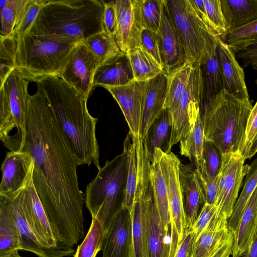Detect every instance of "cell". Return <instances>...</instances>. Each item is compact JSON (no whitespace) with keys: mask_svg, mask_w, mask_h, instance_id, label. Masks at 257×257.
I'll use <instances>...</instances> for the list:
<instances>
[{"mask_svg":"<svg viewBox=\"0 0 257 257\" xmlns=\"http://www.w3.org/2000/svg\"><path fill=\"white\" fill-rule=\"evenodd\" d=\"M250 100L237 98L224 89L200 108L204 137L222 154L244 148L248 119L252 108Z\"/></svg>","mask_w":257,"mask_h":257,"instance_id":"4","label":"cell"},{"mask_svg":"<svg viewBox=\"0 0 257 257\" xmlns=\"http://www.w3.org/2000/svg\"><path fill=\"white\" fill-rule=\"evenodd\" d=\"M245 160L241 150L222 154L215 203L217 206L218 216L228 219L232 215L239 190L246 174Z\"/></svg>","mask_w":257,"mask_h":257,"instance_id":"8","label":"cell"},{"mask_svg":"<svg viewBox=\"0 0 257 257\" xmlns=\"http://www.w3.org/2000/svg\"><path fill=\"white\" fill-rule=\"evenodd\" d=\"M181 164L178 157L173 152L166 154L161 151L160 165L167 189L170 226L171 230L177 235L178 245L187 228L186 216L180 183Z\"/></svg>","mask_w":257,"mask_h":257,"instance_id":"11","label":"cell"},{"mask_svg":"<svg viewBox=\"0 0 257 257\" xmlns=\"http://www.w3.org/2000/svg\"><path fill=\"white\" fill-rule=\"evenodd\" d=\"M27 0H1V36H13L18 17Z\"/></svg>","mask_w":257,"mask_h":257,"instance_id":"40","label":"cell"},{"mask_svg":"<svg viewBox=\"0 0 257 257\" xmlns=\"http://www.w3.org/2000/svg\"><path fill=\"white\" fill-rule=\"evenodd\" d=\"M35 82L70 142L79 165L90 166L93 163L100 169L96 136L97 119L89 113L87 99L58 76H46Z\"/></svg>","mask_w":257,"mask_h":257,"instance_id":"2","label":"cell"},{"mask_svg":"<svg viewBox=\"0 0 257 257\" xmlns=\"http://www.w3.org/2000/svg\"><path fill=\"white\" fill-rule=\"evenodd\" d=\"M47 0H27L20 12L13 36L19 38L28 33Z\"/></svg>","mask_w":257,"mask_h":257,"instance_id":"41","label":"cell"},{"mask_svg":"<svg viewBox=\"0 0 257 257\" xmlns=\"http://www.w3.org/2000/svg\"><path fill=\"white\" fill-rule=\"evenodd\" d=\"M235 56L241 60L243 67L250 66L257 71V43L241 49Z\"/></svg>","mask_w":257,"mask_h":257,"instance_id":"52","label":"cell"},{"mask_svg":"<svg viewBox=\"0 0 257 257\" xmlns=\"http://www.w3.org/2000/svg\"><path fill=\"white\" fill-rule=\"evenodd\" d=\"M141 40L142 46L163 69L161 44L158 33L150 30L144 29Z\"/></svg>","mask_w":257,"mask_h":257,"instance_id":"47","label":"cell"},{"mask_svg":"<svg viewBox=\"0 0 257 257\" xmlns=\"http://www.w3.org/2000/svg\"><path fill=\"white\" fill-rule=\"evenodd\" d=\"M254 237L255 240L257 237V214H256V220H255V222Z\"/></svg>","mask_w":257,"mask_h":257,"instance_id":"58","label":"cell"},{"mask_svg":"<svg viewBox=\"0 0 257 257\" xmlns=\"http://www.w3.org/2000/svg\"><path fill=\"white\" fill-rule=\"evenodd\" d=\"M166 2L180 36L186 62L200 64L207 36L216 35L199 17L189 0H166Z\"/></svg>","mask_w":257,"mask_h":257,"instance_id":"7","label":"cell"},{"mask_svg":"<svg viewBox=\"0 0 257 257\" xmlns=\"http://www.w3.org/2000/svg\"><path fill=\"white\" fill-rule=\"evenodd\" d=\"M217 211L215 204H210L207 202L201 208L199 215L191 228L195 235V240L205 229Z\"/></svg>","mask_w":257,"mask_h":257,"instance_id":"48","label":"cell"},{"mask_svg":"<svg viewBox=\"0 0 257 257\" xmlns=\"http://www.w3.org/2000/svg\"><path fill=\"white\" fill-rule=\"evenodd\" d=\"M0 257H23L18 253V250L14 249L4 253L0 254Z\"/></svg>","mask_w":257,"mask_h":257,"instance_id":"57","label":"cell"},{"mask_svg":"<svg viewBox=\"0 0 257 257\" xmlns=\"http://www.w3.org/2000/svg\"><path fill=\"white\" fill-rule=\"evenodd\" d=\"M0 40L1 86L9 74L16 67V55L17 49V38L14 36L5 37L1 36Z\"/></svg>","mask_w":257,"mask_h":257,"instance_id":"42","label":"cell"},{"mask_svg":"<svg viewBox=\"0 0 257 257\" xmlns=\"http://www.w3.org/2000/svg\"><path fill=\"white\" fill-rule=\"evenodd\" d=\"M189 1L191 4H192V6L193 7L194 9L196 11V13H197L198 15L199 16V17L201 18L203 22L211 29L206 14V12L204 4V1Z\"/></svg>","mask_w":257,"mask_h":257,"instance_id":"54","label":"cell"},{"mask_svg":"<svg viewBox=\"0 0 257 257\" xmlns=\"http://www.w3.org/2000/svg\"><path fill=\"white\" fill-rule=\"evenodd\" d=\"M179 178L187 228H191L199 215L200 206L204 205L206 200L192 165L181 164Z\"/></svg>","mask_w":257,"mask_h":257,"instance_id":"24","label":"cell"},{"mask_svg":"<svg viewBox=\"0 0 257 257\" xmlns=\"http://www.w3.org/2000/svg\"><path fill=\"white\" fill-rule=\"evenodd\" d=\"M137 138L130 131L123 142V150L127 158V177L124 196L121 207L132 211L137 185L138 159L136 142Z\"/></svg>","mask_w":257,"mask_h":257,"instance_id":"33","label":"cell"},{"mask_svg":"<svg viewBox=\"0 0 257 257\" xmlns=\"http://www.w3.org/2000/svg\"><path fill=\"white\" fill-rule=\"evenodd\" d=\"M202 102V97H197L189 104V128L179 141L180 153L182 156L188 158L194 163L202 159L205 140L200 114Z\"/></svg>","mask_w":257,"mask_h":257,"instance_id":"23","label":"cell"},{"mask_svg":"<svg viewBox=\"0 0 257 257\" xmlns=\"http://www.w3.org/2000/svg\"><path fill=\"white\" fill-rule=\"evenodd\" d=\"M193 64L186 62L182 67L169 77L167 95L165 108L168 109L172 116L176 112L186 89Z\"/></svg>","mask_w":257,"mask_h":257,"instance_id":"35","label":"cell"},{"mask_svg":"<svg viewBox=\"0 0 257 257\" xmlns=\"http://www.w3.org/2000/svg\"><path fill=\"white\" fill-rule=\"evenodd\" d=\"M195 235L191 228H186L183 237L178 245L174 257H191Z\"/></svg>","mask_w":257,"mask_h":257,"instance_id":"51","label":"cell"},{"mask_svg":"<svg viewBox=\"0 0 257 257\" xmlns=\"http://www.w3.org/2000/svg\"><path fill=\"white\" fill-rule=\"evenodd\" d=\"M14 249L21 250L18 227L7 201L0 197V254Z\"/></svg>","mask_w":257,"mask_h":257,"instance_id":"32","label":"cell"},{"mask_svg":"<svg viewBox=\"0 0 257 257\" xmlns=\"http://www.w3.org/2000/svg\"><path fill=\"white\" fill-rule=\"evenodd\" d=\"M102 257H134L132 236V217L130 210L122 208L112 217L102 248Z\"/></svg>","mask_w":257,"mask_h":257,"instance_id":"17","label":"cell"},{"mask_svg":"<svg viewBox=\"0 0 257 257\" xmlns=\"http://www.w3.org/2000/svg\"><path fill=\"white\" fill-rule=\"evenodd\" d=\"M230 255H227L226 257H229Z\"/></svg>","mask_w":257,"mask_h":257,"instance_id":"59","label":"cell"},{"mask_svg":"<svg viewBox=\"0 0 257 257\" xmlns=\"http://www.w3.org/2000/svg\"><path fill=\"white\" fill-rule=\"evenodd\" d=\"M246 177L241 194L228 219V228L232 233L235 230L243 210L257 186V158L249 166L246 165Z\"/></svg>","mask_w":257,"mask_h":257,"instance_id":"36","label":"cell"},{"mask_svg":"<svg viewBox=\"0 0 257 257\" xmlns=\"http://www.w3.org/2000/svg\"><path fill=\"white\" fill-rule=\"evenodd\" d=\"M257 134V101L252 107L249 114L245 134V140L243 155L248 151L254 139Z\"/></svg>","mask_w":257,"mask_h":257,"instance_id":"50","label":"cell"},{"mask_svg":"<svg viewBox=\"0 0 257 257\" xmlns=\"http://www.w3.org/2000/svg\"><path fill=\"white\" fill-rule=\"evenodd\" d=\"M231 231L228 219L217 212L205 229L195 241L191 257H211Z\"/></svg>","mask_w":257,"mask_h":257,"instance_id":"28","label":"cell"},{"mask_svg":"<svg viewBox=\"0 0 257 257\" xmlns=\"http://www.w3.org/2000/svg\"><path fill=\"white\" fill-rule=\"evenodd\" d=\"M257 214V186L249 198L237 225L232 233L233 242L231 257L242 256L254 242V231Z\"/></svg>","mask_w":257,"mask_h":257,"instance_id":"27","label":"cell"},{"mask_svg":"<svg viewBox=\"0 0 257 257\" xmlns=\"http://www.w3.org/2000/svg\"><path fill=\"white\" fill-rule=\"evenodd\" d=\"M23 187L9 196H0L6 200L14 215L20 235L21 250L32 252L38 257H65L73 255L74 250L72 248L50 249L46 247L33 233L26 221L22 208Z\"/></svg>","mask_w":257,"mask_h":257,"instance_id":"16","label":"cell"},{"mask_svg":"<svg viewBox=\"0 0 257 257\" xmlns=\"http://www.w3.org/2000/svg\"><path fill=\"white\" fill-rule=\"evenodd\" d=\"M34 165L32 157L26 151L7 153L1 166L0 196H9L23 187Z\"/></svg>","mask_w":257,"mask_h":257,"instance_id":"18","label":"cell"},{"mask_svg":"<svg viewBox=\"0 0 257 257\" xmlns=\"http://www.w3.org/2000/svg\"><path fill=\"white\" fill-rule=\"evenodd\" d=\"M104 231L95 218H92L90 226L82 242L78 246L74 257H96L102 250Z\"/></svg>","mask_w":257,"mask_h":257,"instance_id":"39","label":"cell"},{"mask_svg":"<svg viewBox=\"0 0 257 257\" xmlns=\"http://www.w3.org/2000/svg\"><path fill=\"white\" fill-rule=\"evenodd\" d=\"M147 87V81L135 79L123 86H104L118 103L130 131L140 138Z\"/></svg>","mask_w":257,"mask_h":257,"instance_id":"15","label":"cell"},{"mask_svg":"<svg viewBox=\"0 0 257 257\" xmlns=\"http://www.w3.org/2000/svg\"><path fill=\"white\" fill-rule=\"evenodd\" d=\"M204 83L199 64L193 65L186 89L178 108L172 116V131L170 148L177 144L186 134L189 125V104L195 98L202 97L203 100Z\"/></svg>","mask_w":257,"mask_h":257,"instance_id":"20","label":"cell"},{"mask_svg":"<svg viewBox=\"0 0 257 257\" xmlns=\"http://www.w3.org/2000/svg\"><path fill=\"white\" fill-rule=\"evenodd\" d=\"M100 66L97 57L82 41L73 47L59 77L87 99L94 87L95 71Z\"/></svg>","mask_w":257,"mask_h":257,"instance_id":"10","label":"cell"},{"mask_svg":"<svg viewBox=\"0 0 257 257\" xmlns=\"http://www.w3.org/2000/svg\"><path fill=\"white\" fill-rule=\"evenodd\" d=\"M134 80L133 72L126 53L121 52L96 69L93 85L118 86L125 85Z\"/></svg>","mask_w":257,"mask_h":257,"instance_id":"26","label":"cell"},{"mask_svg":"<svg viewBox=\"0 0 257 257\" xmlns=\"http://www.w3.org/2000/svg\"><path fill=\"white\" fill-rule=\"evenodd\" d=\"M217 36L212 34L207 36L204 54L200 63L204 83L202 105L208 102L224 89Z\"/></svg>","mask_w":257,"mask_h":257,"instance_id":"21","label":"cell"},{"mask_svg":"<svg viewBox=\"0 0 257 257\" xmlns=\"http://www.w3.org/2000/svg\"><path fill=\"white\" fill-rule=\"evenodd\" d=\"M210 27L218 36L227 33L220 0H203Z\"/></svg>","mask_w":257,"mask_h":257,"instance_id":"45","label":"cell"},{"mask_svg":"<svg viewBox=\"0 0 257 257\" xmlns=\"http://www.w3.org/2000/svg\"><path fill=\"white\" fill-rule=\"evenodd\" d=\"M233 242V235L231 232L227 238L211 257H226L228 255H231Z\"/></svg>","mask_w":257,"mask_h":257,"instance_id":"53","label":"cell"},{"mask_svg":"<svg viewBox=\"0 0 257 257\" xmlns=\"http://www.w3.org/2000/svg\"><path fill=\"white\" fill-rule=\"evenodd\" d=\"M219 37L235 54L241 49L257 43V19Z\"/></svg>","mask_w":257,"mask_h":257,"instance_id":"38","label":"cell"},{"mask_svg":"<svg viewBox=\"0 0 257 257\" xmlns=\"http://www.w3.org/2000/svg\"><path fill=\"white\" fill-rule=\"evenodd\" d=\"M104 5L99 0H47L29 32L78 42L103 31Z\"/></svg>","mask_w":257,"mask_h":257,"instance_id":"3","label":"cell"},{"mask_svg":"<svg viewBox=\"0 0 257 257\" xmlns=\"http://www.w3.org/2000/svg\"><path fill=\"white\" fill-rule=\"evenodd\" d=\"M114 3L117 17L115 39L121 51L127 53L142 45L141 0H116Z\"/></svg>","mask_w":257,"mask_h":257,"instance_id":"13","label":"cell"},{"mask_svg":"<svg viewBox=\"0 0 257 257\" xmlns=\"http://www.w3.org/2000/svg\"><path fill=\"white\" fill-rule=\"evenodd\" d=\"M169 77L162 71L147 81V87L140 138L143 141L148 130L165 108Z\"/></svg>","mask_w":257,"mask_h":257,"instance_id":"22","label":"cell"},{"mask_svg":"<svg viewBox=\"0 0 257 257\" xmlns=\"http://www.w3.org/2000/svg\"><path fill=\"white\" fill-rule=\"evenodd\" d=\"M127 158L123 152L98 170L87 185L85 203L91 215L101 223L104 232L121 206L127 177Z\"/></svg>","mask_w":257,"mask_h":257,"instance_id":"6","label":"cell"},{"mask_svg":"<svg viewBox=\"0 0 257 257\" xmlns=\"http://www.w3.org/2000/svg\"><path fill=\"white\" fill-rule=\"evenodd\" d=\"M17 38L16 67L25 79L32 82L48 76L59 77L77 43L32 32Z\"/></svg>","mask_w":257,"mask_h":257,"instance_id":"5","label":"cell"},{"mask_svg":"<svg viewBox=\"0 0 257 257\" xmlns=\"http://www.w3.org/2000/svg\"><path fill=\"white\" fill-rule=\"evenodd\" d=\"M222 153L212 142L205 140L203 158L208 173L215 178L219 172L221 164Z\"/></svg>","mask_w":257,"mask_h":257,"instance_id":"46","label":"cell"},{"mask_svg":"<svg viewBox=\"0 0 257 257\" xmlns=\"http://www.w3.org/2000/svg\"><path fill=\"white\" fill-rule=\"evenodd\" d=\"M163 0H141L144 29L158 32L161 22Z\"/></svg>","mask_w":257,"mask_h":257,"instance_id":"43","label":"cell"},{"mask_svg":"<svg viewBox=\"0 0 257 257\" xmlns=\"http://www.w3.org/2000/svg\"><path fill=\"white\" fill-rule=\"evenodd\" d=\"M132 66L134 79L138 81H147L163 71L154 57L142 45L127 53Z\"/></svg>","mask_w":257,"mask_h":257,"instance_id":"34","label":"cell"},{"mask_svg":"<svg viewBox=\"0 0 257 257\" xmlns=\"http://www.w3.org/2000/svg\"><path fill=\"white\" fill-rule=\"evenodd\" d=\"M172 131V116L170 110L164 108L149 127L145 140V148L151 162L155 148L165 153L171 152L170 142Z\"/></svg>","mask_w":257,"mask_h":257,"instance_id":"29","label":"cell"},{"mask_svg":"<svg viewBox=\"0 0 257 257\" xmlns=\"http://www.w3.org/2000/svg\"><path fill=\"white\" fill-rule=\"evenodd\" d=\"M161 151L155 148L150 166V179L154 191L158 210L166 230L171 224L167 189L160 165Z\"/></svg>","mask_w":257,"mask_h":257,"instance_id":"30","label":"cell"},{"mask_svg":"<svg viewBox=\"0 0 257 257\" xmlns=\"http://www.w3.org/2000/svg\"><path fill=\"white\" fill-rule=\"evenodd\" d=\"M217 42L223 76L224 89L237 98L249 100L244 71L236 59L235 54L218 36Z\"/></svg>","mask_w":257,"mask_h":257,"instance_id":"25","label":"cell"},{"mask_svg":"<svg viewBox=\"0 0 257 257\" xmlns=\"http://www.w3.org/2000/svg\"><path fill=\"white\" fill-rule=\"evenodd\" d=\"M147 203L150 257H174L177 243L171 235L170 227L169 230H166L164 228L158 210L151 181Z\"/></svg>","mask_w":257,"mask_h":257,"instance_id":"19","label":"cell"},{"mask_svg":"<svg viewBox=\"0 0 257 257\" xmlns=\"http://www.w3.org/2000/svg\"><path fill=\"white\" fill-rule=\"evenodd\" d=\"M104 11L103 23L105 31L115 38L117 30V17L114 1L109 2L103 1Z\"/></svg>","mask_w":257,"mask_h":257,"instance_id":"49","label":"cell"},{"mask_svg":"<svg viewBox=\"0 0 257 257\" xmlns=\"http://www.w3.org/2000/svg\"><path fill=\"white\" fill-rule=\"evenodd\" d=\"M33 171L23 188L22 193V208L28 225L38 239L46 247L50 249L72 248L63 246L58 242L34 186L32 180Z\"/></svg>","mask_w":257,"mask_h":257,"instance_id":"12","label":"cell"},{"mask_svg":"<svg viewBox=\"0 0 257 257\" xmlns=\"http://www.w3.org/2000/svg\"><path fill=\"white\" fill-rule=\"evenodd\" d=\"M29 81L25 79L16 67L9 74L0 88L3 89L11 110V118L8 136L4 144L9 147L12 131L17 130L13 141V151H18L25 134V121L30 94Z\"/></svg>","mask_w":257,"mask_h":257,"instance_id":"9","label":"cell"},{"mask_svg":"<svg viewBox=\"0 0 257 257\" xmlns=\"http://www.w3.org/2000/svg\"><path fill=\"white\" fill-rule=\"evenodd\" d=\"M157 33L161 40L163 70L170 77L187 62L183 43L166 0H163L161 22Z\"/></svg>","mask_w":257,"mask_h":257,"instance_id":"14","label":"cell"},{"mask_svg":"<svg viewBox=\"0 0 257 257\" xmlns=\"http://www.w3.org/2000/svg\"><path fill=\"white\" fill-rule=\"evenodd\" d=\"M82 42L97 57L100 66L121 52L115 38L105 31L95 33Z\"/></svg>","mask_w":257,"mask_h":257,"instance_id":"37","label":"cell"},{"mask_svg":"<svg viewBox=\"0 0 257 257\" xmlns=\"http://www.w3.org/2000/svg\"><path fill=\"white\" fill-rule=\"evenodd\" d=\"M195 171L203 190L206 202L215 204L217 195L218 175L215 178H212L207 172L205 162L202 159L194 163Z\"/></svg>","mask_w":257,"mask_h":257,"instance_id":"44","label":"cell"},{"mask_svg":"<svg viewBox=\"0 0 257 257\" xmlns=\"http://www.w3.org/2000/svg\"><path fill=\"white\" fill-rule=\"evenodd\" d=\"M257 153V134L254 139L248 151L244 156L245 159H250Z\"/></svg>","mask_w":257,"mask_h":257,"instance_id":"55","label":"cell"},{"mask_svg":"<svg viewBox=\"0 0 257 257\" xmlns=\"http://www.w3.org/2000/svg\"><path fill=\"white\" fill-rule=\"evenodd\" d=\"M242 257H257V237L252 246Z\"/></svg>","mask_w":257,"mask_h":257,"instance_id":"56","label":"cell"},{"mask_svg":"<svg viewBox=\"0 0 257 257\" xmlns=\"http://www.w3.org/2000/svg\"><path fill=\"white\" fill-rule=\"evenodd\" d=\"M19 151L27 152L34 160L33 184L58 242L72 248L85 232L84 198L77 173L80 165L39 88L29 96Z\"/></svg>","mask_w":257,"mask_h":257,"instance_id":"1","label":"cell"},{"mask_svg":"<svg viewBox=\"0 0 257 257\" xmlns=\"http://www.w3.org/2000/svg\"><path fill=\"white\" fill-rule=\"evenodd\" d=\"M227 32L257 19V0H220Z\"/></svg>","mask_w":257,"mask_h":257,"instance_id":"31","label":"cell"}]
</instances>
